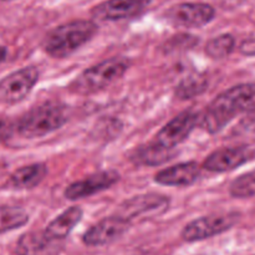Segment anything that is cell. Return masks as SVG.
<instances>
[{
	"label": "cell",
	"instance_id": "1",
	"mask_svg": "<svg viewBox=\"0 0 255 255\" xmlns=\"http://www.w3.org/2000/svg\"><path fill=\"white\" fill-rule=\"evenodd\" d=\"M255 111V82L241 84L222 92L198 116V126L217 133L237 115Z\"/></svg>",
	"mask_w": 255,
	"mask_h": 255
},
{
	"label": "cell",
	"instance_id": "2",
	"mask_svg": "<svg viewBox=\"0 0 255 255\" xmlns=\"http://www.w3.org/2000/svg\"><path fill=\"white\" fill-rule=\"evenodd\" d=\"M96 32L97 25L91 20H74L47 32L42 46L51 57L64 59L89 42Z\"/></svg>",
	"mask_w": 255,
	"mask_h": 255
},
{
	"label": "cell",
	"instance_id": "3",
	"mask_svg": "<svg viewBox=\"0 0 255 255\" xmlns=\"http://www.w3.org/2000/svg\"><path fill=\"white\" fill-rule=\"evenodd\" d=\"M69 120L66 106L45 102L27 111L17 122L16 129L25 138H40L64 126Z\"/></svg>",
	"mask_w": 255,
	"mask_h": 255
},
{
	"label": "cell",
	"instance_id": "4",
	"mask_svg": "<svg viewBox=\"0 0 255 255\" xmlns=\"http://www.w3.org/2000/svg\"><path fill=\"white\" fill-rule=\"evenodd\" d=\"M128 69L125 59H110L89 67L71 84V91L81 95L94 94L121 79Z\"/></svg>",
	"mask_w": 255,
	"mask_h": 255
},
{
	"label": "cell",
	"instance_id": "5",
	"mask_svg": "<svg viewBox=\"0 0 255 255\" xmlns=\"http://www.w3.org/2000/svg\"><path fill=\"white\" fill-rule=\"evenodd\" d=\"M239 214L219 213L202 217L187 224L182 231L184 242H199L229 231L238 222Z\"/></svg>",
	"mask_w": 255,
	"mask_h": 255
},
{
	"label": "cell",
	"instance_id": "6",
	"mask_svg": "<svg viewBox=\"0 0 255 255\" xmlns=\"http://www.w3.org/2000/svg\"><path fill=\"white\" fill-rule=\"evenodd\" d=\"M39 80L36 67L27 66L11 72L0 81V101L16 104L24 100Z\"/></svg>",
	"mask_w": 255,
	"mask_h": 255
},
{
	"label": "cell",
	"instance_id": "7",
	"mask_svg": "<svg viewBox=\"0 0 255 255\" xmlns=\"http://www.w3.org/2000/svg\"><path fill=\"white\" fill-rule=\"evenodd\" d=\"M197 125H198V115L187 110L164 125L152 143L164 149H173L191 134Z\"/></svg>",
	"mask_w": 255,
	"mask_h": 255
},
{
	"label": "cell",
	"instance_id": "8",
	"mask_svg": "<svg viewBox=\"0 0 255 255\" xmlns=\"http://www.w3.org/2000/svg\"><path fill=\"white\" fill-rule=\"evenodd\" d=\"M166 16L176 26L201 27L216 17V10L206 2H182L172 6Z\"/></svg>",
	"mask_w": 255,
	"mask_h": 255
},
{
	"label": "cell",
	"instance_id": "9",
	"mask_svg": "<svg viewBox=\"0 0 255 255\" xmlns=\"http://www.w3.org/2000/svg\"><path fill=\"white\" fill-rule=\"evenodd\" d=\"M131 227V222L120 216L105 218L92 226L82 237V242L87 247H104L121 238Z\"/></svg>",
	"mask_w": 255,
	"mask_h": 255
},
{
	"label": "cell",
	"instance_id": "10",
	"mask_svg": "<svg viewBox=\"0 0 255 255\" xmlns=\"http://www.w3.org/2000/svg\"><path fill=\"white\" fill-rule=\"evenodd\" d=\"M254 156L255 151L248 146L221 148L212 152L207 157L206 161L203 162V168L214 173H224L243 166Z\"/></svg>",
	"mask_w": 255,
	"mask_h": 255
},
{
	"label": "cell",
	"instance_id": "11",
	"mask_svg": "<svg viewBox=\"0 0 255 255\" xmlns=\"http://www.w3.org/2000/svg\"><path fill=\"white\" fill-rule=\"evenodd\" d=\"M152 0H106L92 9V16L101 21L129 19L143 12Z\"/></svg>",
	"mask_w": 255,
	"mask_h": 255
},
{
	"label": "cell",
	"instance_id": "12",
	"mask_svg": "<svg viewBox=\"0 0 255 255\" xmlns=\"http://www.w3.org/2000/svg\"><path fill=\"white\" fill-rule=\"evenodd\" d=\"M120 181V174L116 171H102L91 174L82 181L74 182L64 192L65 198L70 201L84 199L99 192L106 191Z\"/></svg>",
	"mask_w": 255,
	"mask_h": 255
},
{
	"label": "cell",
	"instance_id": "13",
	"mask_svg": "<svg viewBox=\"0 0 255 255\" xmlns=\"http://www.w3.org/2000/svg\"><path fill=\"white\" fill-rule=\"evenodd\" d=\"M169 199L166 196L156 193L141 194L127 199L120 206L119 216L128 222L144 216L159 213L168 207Z\"/></svg>",
	"mask_w": 255,
	"mask_h": 255
},
{
	"label": "cell",
	"instance_id": "14",
	"mask_svg": "<svg viewBox=\"0 0 255 255\" xmlns=\"http://www.w3.org/2000/svg\"><path fill=\"white\" fill-rule=\"evenodd\" d=\"M60 248V242L50 238L45 231H35L20 237L15 253L16 255H56Z\"/></svg>",
	"mask_w": 255,
	"mask_h": 255
},
{
	"label": "cell",
	"instance_id": "15",
	"mask_svg": "<svg viewBox=\"0 0 255 255\" xmlns=\"http://www.w3.org/2000/svg\"><path fill=\"white\" fill-rule=\"evenodd\" d=\"M201 167L197 162H184L157 172L154 181L162 186L188 187L198 179Z\"/></svg>",
	"mask_w": 255,
	"mask_h": 255
},
{
	"label": "cell",
	"instance_id": "16",
	"mask_svg": "<svg viewBox=\"0 0 255 255\" xmlns=\"http://www.w3.org/2000/svg\"><path fill=\"white\" fill-rule=\"evenodd\" d=\"M82 209L80 207H70L66 211L56 217L49 226L44 229L45 233L54 241H64L72 232V229L80 223L82 218Z\"/></svg>",
	"mask_w": 255,
	"mask_h": 255
},
{
	"label": "cell",
	"instance_id": "17",
	"mask_svg": "<svg viewBox=\"0 0 255 255\" xmlns=\"http://www.w3.org/2000/svg\"><path fill=\"white\" fill-rule=\"evenodd\" d=\"M44 163H32L16 169L9 178V186L15 189H31L39 186L46 177Z\"/></svg>",
	"mask_w": 255,
	"mask_h": 255
},
{
	"label": "cell",
	"instance_id": "18",
	"mask_svg": "<svg viewBox=\"0 0 255 255\" xmlns=\"http://www.w3.org/2000/svg\"><path fill=\"white\" fill-rule=\"evenodd\" d=\"M171 157L172 149H164L154 143H149L139 147L132 156V161L141 166H158L171 159Z\"/></svg>",
	"mask_w": 255,
	"mask_h": 255
},
{
	"label": "cell",
	"instance_id": "19",
	"mask_svg": "<svg viewBox=\"0 0 255 255\" xmlns=\"http://www.w3.org/2000/svg\"><path fill=\"white\" fill-rule=\"evenodd\" d=\"M27 222H29V216L22 208L0 206V234L20 228Z\"/></svg>",
	"mask_w": 255,
	"mask_h": 255
},
{
	"label": "cell",
	"instance_id": "20",
	"mask_svg": "<svg viewBox=\"0 0 255 255\" xmlns=\"http://www.w3.org/2000/svg\"><path fill=\"white\" fill-rule=\"evenodd\" d=\"M208 79L202 75H191L179 82L176 89V96L181 100H191L206 91Z\"/></svg>",
	"mask_w": 255,
	"mask_h": 255
},
{
	"label": "cell",
	"instance_id": "21",
	"mask_svg": "<svg viewBox=\"0 0 255 255\" xmlns=\"http://www.w3.org/2000/svg\"><path fill=\"white\" fill-rule=\"evenodd\" d=\"M236 40L231 34H223L209 40L206 45V54L212 59H224L234 50Z\"/></svg>",
	"mask_w": 255,
	"mask_h": 255
},
{
	"label": "cell",
	"instance_id": "22",
	"mask_svg": "<svg viewBox=\"0 0 255 255\" xmlns=\"http://www.w3.org/2000/svg\"><path fill=\"white\" fill-rule=\"evenodd\" d=\"M229 192L236 198H251L255 197V171L242 174L234 179Z\"/></svg>",
	"mask_w": 255,
	"mask_h": 255
},
{
	"label": "cell",
	"instance_id": "23",
	"mask_svg": "<svg viewBox=\"0 0 255 255\" xmlns=\"http://www.w3.org/2000/svg\"><path fill=\"white\" fill-rule=\"evenodd\" d=\"M12 131V126L6 120H0V142L4 141L5 138L10 136Z\"/></svg>",
	"mask_w": 255,
	"mask_h": 255
},
{
	"label": "cell",
	"instance_id": "24",
	"mask_svg": "<svg viewBox=\"0 0 255 255\" xmlns=\"http://www.w3.org/2000/svg\"><path fill=\"white\" fill-rule=\"evenodd\" d=\"M6 55H7L6 47L0 46V64H1L5 59H6Z\"/></svg>",
	"mask_w": 255,
	"mask_h": 255
},
{
	"label": "cell",
	"instance_id": "25",
	"mask_svg": "<svg viewBox=\"0 0 255 255\" xmlns=\"http://www.w3.org/2000/svg\"><path fill=\"white\" fill-rule=\"evenodd\" d=\"M1 1H10V0H1Z\"/></svg>",
	"mask_w": 255,
	"mask_h": 255
}]
</instances>
